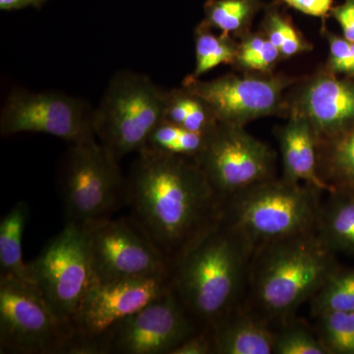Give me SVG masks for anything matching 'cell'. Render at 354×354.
I'll list each match as a JSON object with an SVG mask.
<instances>
[{
	"mask_svg": "<svg viewBox=\"0 0 354 354\" xmlns=\"http://www.w3.org/2000/svg\"><path fill=\"white\" fill-rule=\"evenodd\" d=\"M317 319L319 339L329 354H354V312H328Z\"/></svg>",
	"mask_w": 354,
	"mask_h": 354,
	"instance_id": "obj_26",
	"label": "cell"
},
{
	"mask_svg": "<svg viewBox=\"0 0 354 354\" xmlns=\"http://www.w3.org/2000/svg\"><path fill=\"white\" fill-rule=\"evenodd\" d=\"M208 135L162 120L151 133L142 150L196 160L206 146Z\"/></svg>",
	"mask_w": 354,
	"mask_h": 354,
	"instance_id": "obj_23",
	"label": "cell"
},
{
	"mask_svg": "<svg viewBox=\"0 0 354 354\" xmlns=\"http://www.w3.org/2000/svg\"><path fill=\"white\" fill-rule=\"evenodd\" d=\"M164 120L203 134H209L218 124L208 104L183 86L167 91Z\"/></svg>",
	"mask_w": 354,
	"mask_h": 354,
	"instance_id": "obj_21",
	"label": "cell"
},
{
	"mask_svg": "<svg viewBox=\"0 0 354 354\" xmlns=\"http://www.w3.org/2000/svg\"><path fill=\"white\" fill-rule=\"evenodd\" d=\"M171 354H216L215 332L211 326L199 328Z\"/></svg>",
	"mask_w": 354,
	"mask_h": 354,
	"instance_id": "obj_31",
	"label": "cell"
},
{
	"mask_svg": "<svg viewBox=\"0 0 354 354\" xmlns=\"http://www.w3.org/2000/svg\"><path fill=\"white\" fill-rule=\"evenodd\" d=\"M221 199L274 178L276 153L244 127L218 122L196 158Z\"/></svg>",
	"mask_w": 354,
	"mask_h": 354,
	"instance_id": "obj_11",
	"label": "cell"
},
{
	"mask_svg": "<svg viewBox=\"0 0 354 354\" xmlns=\"http://www.w3.org/2000/svg\"><path fill=\"white\" fill-rule=\"evenodd\" d=\"M216 353H274L276 332L242 305L214 326Z\"/></svg>",
	"mask_w": 354,
	"mask_h": 354,
	"instance_id": "obj_17",
	"label": "cell"
},
{
	"mask_svg": "<svg viewBox=\"0 0 354 354\" xmlns=\"http://www.w3.org/2000/svg\"><path fill=\"white\" fill-rule=\"evenodd\" d=\"M2 136L44 133L69 145L95 140V109L81 97L57 91L14 88L0 111Z\"/></svg>",
	"mask_w": 354,
	"mask_h": 354,
	"instance_id": "obj_10",
	"label": "cell"
},
{
	"mask_svg": "<svg viewBox=\"0 0 354 354\" xmlns=\"http://www.w3.org/2000/svg\"><path fill=\"white\" fill-rule=\"evenodd\" d=\"M328 39L330 44V69L333 72L354 74V43L335 35H329Z\"/></svg>",
	"mask_w": 354,
	"mask_h": 354,
	"instance_id": "obj_30",
	"label": "cell"
},
{
	"mask_svg": "<svg viewBox=\"0 0 354 354\" xmlns=\"http://www.w3.org/2000/svg\"><path fill=\"white\" fill-rule=\"evenodd\" d=\"M256 247L225 218L171 268L169 285L199 327L241 306Z\"/></svg>",
	"mask_w": 354,
	"mask_h": 354,
	"instance_id": "obj_2",
	"label": "cell"
},
{
	"mask_svg": "<svg viewBox=\"0 0 354 354\" xmlns=\"http://www.w3.org/2000/svg\"><path fill=\"white\" fill-rule=\"evenodd\" d=\"M281 53L265 35L245 34L239 43L234 66L245 71L271 73L281 60Z\"/></svg>",
	"mask_w": 354,
	"mask_h": 354,
	"instance_id": "obj_27",
	"label": "cell"
},
{
	"mask_svg": "<svg viewBox=\"0 0 354 354\" xmlns=\"http://www.w3.org/2000/svg\"><path fill=\"white\" fill-rule=\"evenodd\" d=\"M95 281L140 278L171 272L162 251L131 216L85 228Z\"/></svg>",
	"mask_w": 354,
	"mask_h": 354,
	"instance_id": "obj_12",
	"label": "cell"
},
{
	"mask_svg": "<svg viewBox=\"0 0 354 354\" xmlns=\"http://www.w3.org/2000/svg\"><path fill=\"white\" fill-rule=\"evenodd\" d=\"M29 216V205L18 201L0 221V279L31 285L30 266L23 260V234Z\"/></svg>",
	"mask_w": 354,
	"mask_h": 354,
	"instance_id": "obj_18",
	"label": "cell"
},
{
	"mask_svg": "<svg viewBox=\"0 0 354 354\" xmlns=\"http://www.w3.org/2000/svg\"><path fill=\"white\" fill-rule=\"evenodd\" d=\"M319 169L335 189H354V125L334 138L318 144Z\"/></svg>",
	"mask_w": 354,
	"mask_h": 354,
	"instance_id": "obj_20",
	"label": "cell"
},
{
	"mask_svg": "<svg viewBox=\"0 0 354 354\" xmlns=\"http://www.w3.org/2000/svg\"><path fill=\"white\" fill-rule=\"evenodd\" d=\"M274 354H329L312 330L304 325L290 321L276 332Z\"/></svg>",
	"mask_w": 354,
	"mask_h": 354,
	"instance_id": "obj_28",
	"label": "cell"
},
{
	"mask_svg": "<svg viewBox=\"0 0 354 354\" xmlns=\"http://www.w3.org/2000/svg\"><path fill=\"white\" fill-rule=\"evenodd\" d=\"M264 32L267 39L278 48L281 57H292L311 48L290 21L278 12L268 14Z\"/></svg>",
	"mask_w": 354,
	"mask_h": 354,
	"instance_id": "obj_29",
	"label": "cell"
},
{
	"mask_svg": "<svg viewBox=\"0 0 354 354\" xmlns=\"http://www.w3.org/2000/svg\"><path fill=\"white\" fill-rule=\"evenodd\" d=\"M322 191L281 177L255 184L223 200V218L258 247L315 232Z\"/></svg>",
	"mask_w": 354,
	"mask_h": 354,
	"instance_id": "obj_4",
	"label": "cell"
},
{
	"mask_svg": "<svg viewBox=\"0 0 354 354\" xmlns=\"http://www.w3.org/2000/svg\"><path fill=\"white\" fill-rule=\"evenodd\" d=\"M167 91L150 77L120 70L111 77L95 109V133L118 160L139 153L164 120Z\"/></svg>",
	"mask_w": 354,
	"mask_h": 354,
	"instance_id": "obj_6",
	"label": "cell"
},
{
	"mask_svg": "<svg viewBox=\"0 0 354 354\" xmlns=\"http://www.w3.org/2000/svg\"><path fill=\"white\" fill-rule=\"evenodd\" d=\"M194 39L196 65L190 74L193 78H200L221 64H235L239 43L232 36H216L211 28L201 22L195 29Z\"/></svg>",
	"mask_w": 354,
	"mask_h": 354,
	"instance_id": "obj_24",
	"label": "cell"
},
{
	"mask_svg": "<svg viewBox=\"0 0 354 354\" xmlns=\"http://www.w3.org/2000/svg\"><path fill=\"white\" fill-rule=\"evenodd\" d=\"M290 111L308 121L318 144L334 138L354 123V84L319 72L298 88Z\"/></svg>",
	"mask_w": 354,
	"mask_h": 354,
	"instance_id": "obj_15",
	"label": "cell"
},
{
	"mask_svg": "<svg viewBox=\"0 0 354 354\" xmlns=\"http://www.w3.org/2000/svg\"><path fill=\"white\" fill-rule=\"evenodd\" d=\"M283 160V178L328 193L334 191L319 169L318 140L304 116L290 113L277 134Z\"/></svg>",
	"mask_w": 354,
	"mask_h": 354,
	"instance_id": "obj_16",
	"label": "cell"
},
{
	"mask_svg": "<svg viewBox=\"0 0 354 354\" xmlns=\"http://www.w3.org/2000/svg\"><path fill=\"white\" fill-rule=\"evenodd\" d=\"M330 12L341 26L342 32H344V38L348 39L351 43H354V23L349 17L346 9L341 4V6L332 8Z\"/></svg>",
	"mask_w": 354,
	"mask_h": 354,
	"instance_id": "obj_33",
	"label": "cell"
},
{
	"mask_svg": "<svg viewBox=\"0 0 354 354\" xmlns=\"http://www.w3.org/2000/svg\"><path fill=\"white\" fill-rule=\"evenodd\" d=\"M199 328L169 286L101 337L72 342L70 354H171Z\"/></svg>",
	"mask_w": 354,
	"mask_h": 354,
	"instance_id": "obj_7",
	"label": "cell"
},
{
	"mask_svg": "<svg viewBox=\"0 0 354 354\" xmlns=\"http://www.w3.org/2000/svg\"><path fill=\"white\" fill-rule=\"evenodd\" d=\"M259 7V0H208L202 23L221 34L241 36L248 30Z\"/></svg>",
	"mask_w": 354,
	"mask_h": 354,
	"instance_id": "obj_22",
	"label": "cell"
},
{
	"mask_svg": "<svg viewBox=\"0 0 354 354\" xmlns=\"http://www.w3.org/2000/svg\"><path fill=\"white\" fill-rule=\"evenodd\" d=\"M342 6L346 9L349 17L351 18V20H353L354 23V0H344Z\"/></svg>",
	"mask_w": 354,
	"mask_h": 354,
	"instance_id": "obj_35",
	"label": "cell"
},
{
	"mask_svg": "<svg viewBox=\"0 0 354 354\" xmlns=\"http://www.w3.org/2000/svg\"><path fill=\"white\" fill-rule=\"evenodd\" d=\"M311 311L319 316L328 312H354V271H335L311 299Z\"/></svg>",
	"mask_w": 354,
	"mask_h": 354,
	"instance_id": "obj_25",
	"label": "cell"
},
{
	"mask_svg": "<svg viewBox=\"0 0 354 354\" xmlns=\"http://www.w3.org/2000/svg\"><path fill=\"white\" fill-rule=\"evenodd\" d=\"M295 79L272 73L227 74L212 80L187 76L183 86L208 104L218 122L245 127L247 123L286 111L283 94Z\"/></svg>",
	"mask_w": 354,
	"mask_h": 354,
	"instance_id": "obj_13",
	"label": "cell"
},
{
	"mask_svg": "<svg viewBox=\"0 0 354 354\" xmlns=\"http://www.w3.org/2000/svg\"><path fill=\"white\" fill-rule=\"evenodd\" d=\"M127 178L131 216L171 268L223 221V200L194 158L142 150Z\"/></svg>",
	"mask_w": 354,
	"mask_h": 354,
	"instance_id": "obj_1",
	"label": "cell"
},
{
	"mask_svg": "<svg viewBox=\"0 0 354 354\" xmlns=\"http://www.w3.org/2000/svg\"><path fill=\"white\" fill-rule=\"evenodd\" d=\"M169 274L171 272L111 281H94L72 320V342L97 339L115 324L136 313L169 290Z\"/></svg>",
	"mask_w": 354,
	"mask_h": 354,
	"instance_id": "obj_14",
	"label": "cell"
},
{
	"mask_svg": "<svg viewBox=\"0 0 354 354\" xmlns=\"http://www.w3.org/2000/svg\"><path fill=\"white\" fill-rule=\"evenodd\" d=\"M330 193L332 197L321 208L317 234L333 253H354V196L337 189Z\"/></svg>",
	"mask_w": 354,
	"mask_h": 354,
	"instance_id": "obj_19",
	"label": "cell"
},
{
	"mask_svg": "<svg viewBox=\"0 0 354 354\" xmlns=\"http://www.w3.org/2000/svg\"><path fill=\"white\" fill-rule=\"evenodd\" d=\"M118 162L95 140L69 145L58 171L66 223L86 228L109 220L127 204V178Z\"/></svg>",
	"mask_w": 354,
	"mask_h": 354,
	"instance_id": "obj_5",
	"label": "cell"
},
{
	"mask_svg": "<svg viewBox=\"0 0 354 354\" xmlns=\"http://www.w3.org/2000/svg\"><path fill=\"white\" fill-rule=\"evenodd\" d=\"M48 0H0V10H22L28 7L41 8Z\"/></svg>",
	"mask_w": 354,
	"mask_h": 354,
	"instance_id": "obj_34",
	"label": "cell"
},
{
	"mask_svg": "<svg viewBox=\"0 0 354 354\" xmlns=\"http://www.w3.org/2000/svg\"><path fill=\"white\" fill-rule=\"evenodd\" d=\"M288 6L300 12L315 17H324L332 10L333 0H283Z\"/></svg>",
	"mask_w": 354,
	"mask_h": 354,
	"instance_id": "obj_32",
	"label": "cell"
},
{
	"mask_svg": "<svg viewBox=\"0 0 354 354\" xmlns=\"http://www.w3.org/2000/svg\"><path fill=\"white\" fill-rule=\"evenodd\" d=\"M73 337L34 286L0 279V353L68 354Z\"/></svg>",
	"mask_w": 354,
	"mask_h": 354,
	"instance_id": "obj_9",
	"label": "cell"
},
{
	"mask_svg": "<svg viewBox=\"0 0 354 354\" xmlns=\"http://www.w3.org/2000/svg\"><path fill=\"white\" fill-rule=\"evenodd\" d=\"M29 266L34 288L51 311L71 325L95 281L85 228L65 223Z\"/></svg>",
	"mask_w": 354,
	"mask_h": 354,
	"instance_id": "obj_8",
	"label": "cell"
},
{
	"mask_svg": "<svg viewBox=\"0 0 354 354\" xmlns=\"http://www.w3.org/2000/svg\"><path fill=\"white\" fill-rule=\"evenodd\" d=\"M335 271L333 252L317 230L265 244L254 253L242 306L270 326L283 325Z\"/></svg>",
	"mask_w": 354,
	"mask_h": 354,
	"instance_id": "obj_3",
	"label": "cell"
}]
</instances>
